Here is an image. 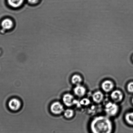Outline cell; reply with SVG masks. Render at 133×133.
Masks as SVG:
<instances>
[{"instance_id": "30bf717a", "label": "cell", "mask_w": 133, "mask_h": 133, "mask_svg": "<svg viewBox=\"0 0 133 133\" xmlns=\"http://www.w3.org/2000/svg\"><path fill=\"white\" fill-rule=\"evenodd\" d=\"M14 23L11 19L7 18L4 19L2 23V26L3 29L8 30L11 29L14 26Z\"/></svg>"}, {"instance_id": "e0dca14e", "label": "cell", "mask_w": 133, "mask_h": 133, "mask_svg": "<svg viewBox=\"0 0 133 133\" xmlns=\"http://www.w3.org/2000/svg\"><path fill=\"white\" fill-rule=\"evenodd\" d=\"M39 1V0H28V2L32 4H35L37 3Z\"/></svg>"}, {"instance_id": "ac0fdd59", "label": "cell", "mask_w": 133, "mask_h": 133, "mask_svg": "<svg viewBox=\"0 0 133 133\" xmlns=\"http://www.w3.org/2000/svg\"><path fill=\"white\" fill-rule=\"evenodd\" d=\"M132 104H133V97L132 98Z\"/></svg>"}, {"instance_id": "5b68a950", "label": "cell", "mask_w": 133, "mask_h": 133, "mask_svg": "<svg viewBox=\"0 0 133 133\" xmlns=\"http://www.w3.org/2000/svg\"><path fill=\"white\" fill-rule=\"evenodd\" d=\"M51 112L54 114H60L64 110V107L61 103L59 102H55L51 104Z\"/></svg>"}, {"instance_id": "5bb4252c", "label": "cell", "mask_w": 133, "mask_h": 133, "mask_svg": "<svg viewBox=\"0 0 133 133\" xmlns=\"http://www.w3.org/2000/svg\"><path fill=\"white\" fill-rule=\"evenodd\" d=\"M74 114V112L73 109H68L65 111L64 115L66 118H70L73 117Z\"/></svg>"}, {"instance_id": "3957f363", "label": "cell", "mask_w": 133, "mask_h": 133, "mask_svg": "<svg viewBox=\"0 0 133 133\" xmlns=\"http://www.w3.org/2000/svg\"><path fill=\"white\" fill-rule=\"evenodd\" d=\"M110 97L114 102L116 103L121 102L123 99V94L119 90H114L111 93Z\"/></svg>"}, {"instance_id": "8992f818", "label": "cell", "mask_w": 133, "mask_h": 133, "mask_svg": "<svg viewBox=\"0 0 133 133\" xmlns=\"http://www.w3.org/2000/svg\"><path fill=\"white\" fill-rule=\"evenodd\" d=\"M75 95L78 97H82L86 95V89L84 87L81 85H77L73 90Z\"/></svg>"}, {"instance_id": "8fae6325", "label": "cell", "mask_w": 133, "mask_h": 133, "mask_svg": "<svg viewBox=\"0 0 133 133\" xmlns=\"http://www.w3.org/2000/svg\"><path fill=\"white\" fill-rule=\"evenodd\" d=\"M24 0H8V4L13 8L20 7L23 4Z\"/></svg>"}, {"instance_id": "9a60e30c", "label": "cell", "mask_w": 133, "mask_h": 133, "mask_svg": "<svg viewBox=\"0 0 133 133\" xmlns=\"http://www.w3.org/2000/svg\"><path fill=\"white\" fill-rule=\"evenodd\" d=\"M81 105H83L84 106H87L88 105L91 103V102L89 99L87 98H84L81 100L80 101Z\"/></svg>"}, {"instance_id": "6da1fadb", "label": "cell", "mask_w": 133, "mask_h": 133, "mask_svg": "<svg viewBox=\"0 0 133 133\" xmlns=\"http://www.w3.org/2000/svg\"><path fill=\"white\" fill-rule=\"evenodd\" d=\"M114 125L108 116H99L91 120L89 125L90 133H113Z\"/></svg>"}, {"instance_id": "277c9868", "label": "cell", "mask_w": 133, "mask_h": 133, "mask_svg": "<svg viewBox=\"0 0 133 133\" xmlns=\"http://www.w3.org/2000/svg\"><path fill=\"white\" fill-rule=\"evenodd\" d=\"M101 87L103 91L108 93L113 91L115 85L113 81L111 80H106L102 83Z\"/></svg>"}, {"instance_id": "d6986e66", "label": "cell", "mask_w": 133, "mask_h": 133, "mask_svg": "<svg viewBox=\"0 0 133 133\" xmlns=\"http://www.w3.org/2000/svg\"></svg>"}, {"instance_id": "ba28073f", "label": "cell", "mask_w": 133, "mask_h": 133, "mask_svg": "<svg viewBox=\"0 0 133 133\" xmlns=\"http://www.w3.org/2000/svg\"><path fill=\"white\" fill-rule=\"evenodd\" d=\"M75 100L73 95L69 94H65L63 98V102L65 105L68 107H71L74 105Z\"/></svg>"}, {"instance_id": "4fadbf2b", "label": "cell", "mask_w": 133, "mask_h": 133, "mask_svg": "<svg viewBox=\"0 0 133 133\" xmlns=\"http://www.w3.org/2000/svg\"><path fill=\"white\" fill-rule=\"evenodd\" d=\"M125 119L128 124L133 126V111L127 113L125 115Z\"/></svg>"}, {"instance_id": "7c38bea8", "label": "cell", "mask_w": 133, "mask_h": 133, "mask_svg": "<svg viewBox=\"0 0 133 133\" xmlns=\"http://www.w3.org/2000/svg\"><path fill=\"white\" fill-rule=\"evenodd\" d=\"M71 81L73 84L77 86L81 85V83L82 82L83 79L82 77L79 75L75 74L72 76Z\"/></svg>"}, {"instance_id": "9c48e42d", "label": "cell", "mask_w": 133, "mask_h": 133, "mask_svg": "<svg viewBox=\"0 0 133 133\" xmlns=\"http://www.w3.org/2000/svg\"><path fill=\"white\" fill-rule=\"evenodd\" d=\"M21 103L17 99L14 98L10 100L8 103L9 107L11 110L17 111L21 107Z\"/></svg>"}, {"instance_id": "2e32d148", "label": "cell", "mask_w": 133, "mask_h": 133, "mask_svg": "<svg viewBox=\"0 0 133 133\" xmlns=\"http://www.w3.org/2000/svg\"><path fill=\"white\" fill-rule=\"evenodd\" d=\"M127 89L128 91L130 93H133V81L129 82L127 85Z\"/></svg>"}, {"instance_id": "7a4b0ae2", "label": "cell", "mask_w": 133, "mask_h": 133, "mask_svg": "<svg viewBox=\"0 0 133 133\" xmlns=\"http://www.w3.org/2000/svg\"><path fill=\"white\" fill-rule=\"evenodd\" d=\"M119 106L114 102H109L105 104L104 110L108 117H113L117 115L119 110Z\"/></svg>"}, {"instance_id": "52a82bcc", "label": "cell", "mask_w": 133, "mask_h": 133, "mask_svg": "<svg viewBox=\"0 0 133 133\" xmlns=\"http://www.w3.org/2000/svg\"><path fill=\"white\" fill-rule=\"evenodd\" d=\"M104 95L101 91H98L92 94V98L93 101L96 104H100L103 102L104 98Z\"/></svg>"}]
</instances>
